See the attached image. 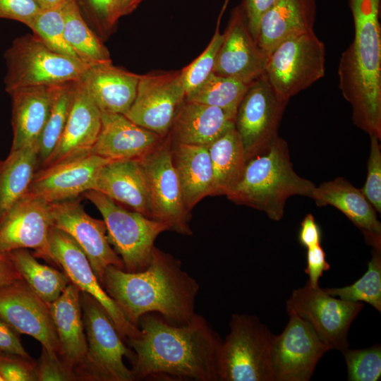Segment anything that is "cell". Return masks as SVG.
I'll list each match as a JSON object with an SVG mask.
<instances>
[{
    "label": "cell",
    "mask_w": 381,
    "mask_h": 381,
    "mask_svg": "<svg viewBox=\"0 0 381 381\" xmlns=\"http://www.w3.org/2000/svg\"><path fill=\"white\" fill-rule=\"evenodd\" d=\"M138 327L140 334L127 339L134 353L130 361L134 380L158 377L218 381L222 339L202 315L195 313L188 323L174 325L148 313Z\"/></svg>",
    "instance_id": "cell-1"
},
{
    "label": "cell",
    "mask_w": 381,
    "mask_h": 381,
    "mask_svg": "<svg viewBox=\"0 0 381 381\" xmlns=\"http://www.w3.org/2000/svg\"><path fill=\"white\" fill-rule=\"evenodd\" d=\"M102 285L135 326L148 313H157L174 325L188 323L195 314L199 284L182 269L180 260L155 246L144 270L129 272L110 265Z\"/></svg>",
    "instance_id": "cell-2"
},
{
    "label": "cell",
    "mask_w": 381,
    "mask_h": 381,
    "mask_svg": "<svg viewBox=\"0 0 381 381\" xmlns=\"http://www.w3.org/2000/svg\"><path fill=\"white\" fill-rule=\"evenodd\" d=\"M381 0H349L353 40L338 66L339 87L352 107L353 123L381 139Z\"/></svg>",
    "instance_id": "cell-3"
},
{
    "label": "cell",
    "mask_w": 381,
    "mask_h": 381,
    "mask_svg": "<svg viewBox=\"0 0 381 381\" xmlns=\"http://www.w3.org/2000/svg\"><path fill=\"white\" fill-rule=\"evenodd\" d=\"M315 186L294 171L288 144L277 135L246 160L240 182L226 197L236 204L264 212L272 220L279 221L289 198L301 195L311 198Z\"/></svg>",
    "instance_id": "cell-4"
},
{
    "label": "cell",
    "mask_w": 381,
    "mask_h": 381,
    "mask_svg": "<svg viewBox=\"0 0 381 381\" xmlns=\"http://www.w3.org/2000/svg\"><path fill=\"white\" fill-rule=\"evenodd\" d=\"M83 320L87 350L83 361L74 369L78 380L94 381L134 380L131 369L123 363L134 353L124 344L104 308L91 296L80 292Z\"/></svg>",
    "instance_id": "cell-5"
},
{
    "label": "cell",
    "mask_w": 381,
    "mask_h": 381,
    "mask_svg": "<svg viewBox=\"0 0 381 381\" xmlns=\"http://www.w3.org/2000/svg\"><path fill=\"white\" fill-rule=\"evenodd\" d=\"M220 348L218 381H273L271 352L274 337L254 315L233 314Z\"/></svg>",
    "instance_id": "cell-6"
},
{
    "label": "cell",
    "mask_w": 381,
    "mask_h": 381,
    "mask_svg": "<svg viewBox=\"0 0 381 381\" xmlns=\"http://www.w3.org/2000/svg\"><path fill=\"white\" fill-rule=\"evenodd\" d=\"M4 83L8 94L23 87L80 81L89 66L48 48L35 35L16 38L5 51Z\"/></svg>",
    "instance_id": "cell-7"
},
{
    "label": "cell",
    "mask_w": 381,
    "mask_h": 381,
    "mask_svg": "<svg viewBox=\"0 0 381 381\" xmlns=\"http://www.w3.org/2000/svg\"><path fill=\"white\" fill-rule=\"evenodd\" d=\"M101 213L108 240L121 258L124 270L136 272L148 265L157 236L170 231L165 222L128 210L105 195L90 190L83 193Z\"/></svg>",
    "instance_id": "cell-8"
},
{
    "label": "cell",
    "mask_w": 381,
    "mask_h": 381,
    "mask_svg": "<svg viewBox=\"0 0 381 381\" xmlns=\"http://www.w3.org/2000/svg\"><path fill=\"white\" fill-rule=\"evenodd\" d=\"M325 63V44L311 30L278 44L267 55L263 74L289 100L324 76Z\"/></svg>",
    "instance_id": "cell-9"
},
{
    "label": "cell",
    "mask_w": 381,
    "mask_h": 381,
    "mask_svg": "<svg viewBox=\"0 0 381 381\" xmlns=\"http://www.w3.org/2000/svg\"><path fill=\"white\" fill-rule=\"evenodd\" d=\"M363 307L361 302L336 298L319 285L312 286L308 282L295 289L286 302L288 313L308 322L330 350L341 352L349 347L350 326Z\"/></svg>",
    "instance_id": "cell-10"
},
{
    "label": "cell",
    "mask_w": 381,
    "mask_h": 381,
    "mask_svg": "<svg viewBox=\"0 0 381 381\" xmlns=\"http://www.w3.org/2000/svg\"><path fill=\"white\" fill-rule=\"evenodd\" d=\"M288 102L273 88L264 74L249 85L235 116V128L246 160L278 135Z\"/></svg>",
    "instance_id": "cell-11"
},
{
    "label": "cell",
    "mask_w": 381,
    "mask_h": 381,
    "mask_svg": "<svg viewBox=\"0 0 381 381\" xmlns=\"http://www.w3.org/2000/svg\"><path fill=\"white\" fill-rule=\"evenodd\" d=\"M146 178L151 218L167 224L170 231L191 235L190 213L185 208L180 182L171 157V140H164L139 159Z\"/></svg>",
    "instance_id": "cell-12"
},
{
    "label": "cell",
    "mask_w": 381,
    "mask_h": 381,
    "mask_svg": "<svg viewBox=\"0 0 381 381\" xmlns=\"http://www.w3.org/2000/svg\"><path fill=\"white\" fill-rule=\"evenodd\" d=\"M50 262L59 265L81 292L94 298L106 310L124 341L140 330L127 320L96 277L84 251L65 231L52 226L49 236Z\"/></svg>",
    "instance_id": "cell-13"
},
{
    "label": "cell",
    "mask_w": 381,
    "mask_h": 381,
    "mask_svg": "<svg viewBox=\"0 0 381 381\" xmlns=\"http://www.w3.org/2000/svg\"><path fill=\"white\" fill-rule=\"evenodd\" d=\"M186 99L181 71L140 75L128 119L149 131L167 136Z\"/></svg>",
    "instance_id": "cell-14"
},
{
    "label": "cell",
    "mask_w": 381,
    "mask_h": 381,
    "mask_svg": "<svg viewBox=\"0 0 381 381\" xmlns=\"http://www.w3.org/2000/svg\"><path fill=\"white\" fill-rule=\"evenodd\" d=\"M288 314V324L272 342L273 381H308L330 349L308 322L294 313Z\"/></svg>",
    "instance_id": "cell-15"
},
{
    "label": "cell",
    "mask_w": 381,
    "mask_h": 381,
    "mask_svg": "<svg viewBox=\"0 0 381 381\" xmlns=\"http://www.w3.org/2000/svg\"><path fill=\"white\" fill-rule=\"evenodd\" d=\"M48 205L52 225L65 231L80 246L101 284L109 266L124 270L121 258L108 240L104 221L90 216L80 198Z\"/></svg>",
    "instance_id": "cell-16"
},
{
    "label": "cell",
    "mask_w": 381,
    "mask_h": 381,
    "mask_svg": "<svg viewBox=\"0 0 381 381\" xmlns=\"http://www.w3.org/2000/svg\"><path fill=\"white\" fill-rule=\"evenodd\" d=\"M0 318L18 334H28L59 355V344L49 304L23 280L0 287Z\"/></svg>",
    "instance_id": "cell-17"
},
{
    "label": "cell",
    "mask_w": 381,
    "mask_h": 381,
    "mask_svg": "<svg viewBox=\"0 0 381 381\" xmlns=\"http://www.w3.org/2000/svg\"><path fill=\"white\" fill-rule=\"evenodd\" d=\"M52 226L48 203L25 194L0 220V252L32 249L35 257L50 262Z\"/></svg>",
    "instance_id": "cell-18"
},
{
    "label": "cell",
    "mask_w": 381,
    "mask_h": 381,
    "mask_svg": "<svg viewBox=\"0 0 381 381\" xmlns=\"http://www.w3.org/2000/svg\"><path fill=\"white\" fill-rule=\"evenodd\" d=\"M224 33L213 73L251 83L264 73L267 54L250 32L244 1L233 9Z\"/></svg>",
    "instance_id": "cell-19"
},
{
    "label": "cell",
    "mask_w": 381,
    "mask_h": 381,
    "mask_svg": "<svg viewBox=\"0 0 381 381\" xmlns=\"http://www.w3.org/2000/svg\"><path fill=\"white\" fill-rule=\"evenodd\" d=\"M111 160L89 154L39 169L26 194L47 203L78 198L93 189L99 169Z\"/></svg>",
    "instance_id": "cell-20"
},
{
    "label": "cell",
    "mask_w": 381,
    "mask_h": 381,
    "mask_svg": "<svg viewBox=\"0 0 381 381\" xmlns=\"http://www.w3.org/2000/svg\"><path fill=\"white\" fill-rule=\"evenodd\" d=\"M101 125V111L82 82L78 81L62 135L39 169L89 155L97 139Z\"/></svg>",
    "instance_id": "cell-21"
},
{
    "label": "cell",
    "mask_w": 381,
    "mask_h": 381,
    "mask_svg": "<svg viewBox=\"0 0 381 381\" xmlns=\"http://www.w3.org/2000/svg\"><path fill=\"white\" fill-rule=\"evenodd\" d=\"M167 136L143 128L124 114L102 112V125L90 154L116 159H140Z\"/></svg>",
    "instance_id": "cell-22"
},
{
    "label": "cell",
    "mask_w": 381,
    "mask_h": 381,
    "mask_svg": "<svg viewBox=\"0 0 381 381\" xmlns=\"http://www.w3.org/2000/svg\"><path fill=\"white\" fill-rule=\"evenodd\" d=\"M311 198L318 207L331 205L341 211L361 230L366 243L381 251V224L361 189L337 177L315 186Z\"/></svg>",
    "instance_id": "cell-23"
},
{
    "label": "cell",
    "mask_w": 381,
    "mask_h": 381,
    "mask_svg": "<svg viewBox=\"0 0 381 381\" xmlns=\"http://www.w3.org/2000/svg\"><path fill=\"white\" fill-rule=\"evenodd\" d=\"M235 116L219 107L186 99L168 135L173 143L208 147L235 127Z\"/></svg>",
    "instance_id": "cell-24"
},
{
    "label": "cell",
    "mask_w": 381,
    "mask_h": 381,
    "mask_svg": "<svg viewBox=\"0 0 381 381\" xmlns=\"http://www.w3.org/2000/svg\"><path fill=\"white\" fill-rule=\"evenodd\" d=\"M92 190L151 218L147 183L139 159L106 163L99 169Z\"/></svg>",
    "instance_id": "cell-25"
},
{
    "label": "cell",
    "mask_w": 381,
    "mask_h": 381,
    "mask_svg": "<svg viewBox=\"0 0 381 381\" xmlns=\"http://www.w3.org/2000/svg\"><path fill=\"white\" fill-rule=\"evenodd\" d=\"M139 78L109 62L89 66L80 81L101 112L125 114L135 98Z\"/></svg>",
    "instance_id": "cell-26"
},
{
    "label": "cell",
    "mask_w": 381,
    "mask_h": 381,
    "mask_svg": "<svg viewBox=\"0 0 381 381\" xmlns=\"http://www.w3.org/2000/svg\"><path fill=\"white\" fill-rule=\"evenodd\" d=\"M52 86L17 89L11 97L12 143L10 150L37 147L47 121L52 102Z\"/></svg>",
    "instance_id": "cell-27"
},
{
    "label": "cell",
    "mask_w": 381,
    "mask_h": 381,
    "mask_svg": "<svg viewBox=\"0 0 381 381\" xmlns=\"http://www.w3.org/2000/svg\"><path fill=\"white\" fill-rule=\"evenodd\" d=\"M80 292L71 282L61 294L49 304L59 340V356L73 370L83 361L87 350Z\"/></svg>",
    "instance_id": "cell-28"
},
{
    "label": "cell",
    "mask_w": 381,
    "mask_h": 381,
    "mask_svg": "<svg viewBox=\"0 0 381 381\" xmlns=\"http://www.w3.org/2000/svg\"><path fill=\"white\" fill-rule=\"evenodd\" d=\"M316 0H277L262 15L257 43L268 54L284 40L313 30Z\"/></svg>",
    "instance_id": "cell-29"
},
{
    "label": "cell",
    "mask_w": 381,
    "mask_h": 381,
    "mask_svg": "<svg viewBox=\"0 0 381 381\" xmlns=\"http://www.w3.org/2000/svg\"><path fill=\"white\" fill-rule=\"evenodd\" d=\"M172 162L185 208L190 213L202 199L214 195V177L207 147L171 142Z\"/></svg>",
    "instance_id": "cell-30"
},
{
    "label": "cell",
    "mask_w": 381,
    "mask_h": 381,
    "mask_svg": "<svg viewBox=\"0 0 381 381\" xmlns=\"http://www.w3.org/2000/svg\"><path fill=\"white\" fill-rule=\"evenodd\" d=\"M37 169V147L10 150L0 159V220L27 193Z\"/></svg>",
    "instance_id": "cell-31"
},
{
    "label": "cell",
    "mask_w": 381,
    "mask_h": 381,
    "mask_svg": "<svg viewBox=\"0 0 381 381\" xmlns=\"http://www.w3.org/2000/svg\"><path fill=\"white\" fill-rule=\"evenodd\" d=\"M214 177V195L228 196L240 182L246 159L235 127L207 147Z\"/></svg>",
    "instance_id": "cell-32"
},
{
    "label": "cell",
    "mask_w": 381,
    "mask_h": 381,
    "mask_svg": "<svg viewBox=\"0 0 381 381\" xmlns=\"http://www.w3.org/2000/svg\"><path fill=\"white\" fill-rule=\"evenodd\" d=\"M63 8L65 38L79 60L89 66L112 62L109 52L84 19L76 1L66 0Z\"/></svg>",
    "instance_id": "cell-33"
},
{
    "label": "cell",
    "mask_w": 381,
    "mask_h": 381,
    "mask_svg": "<svg viewBox=\"0 0 381 381\" xmlns=\"http://www.w3.org/2000/svg\"><path fill=\"white\" fill-rule=\"evenodd\" d=\"M9 253L23 280L47 304L55 301L71 283L64 271L40 263L28 249H17Z\"/></svg>",
    "instance_id": "cell-34"
},
{
    "label": "cell",
    "mask_w": 381,
    "mask_h": 381,
    "mask_svg": "<svg viewBox=\"0 0 381 381\" xmlns=\"http://www.w3.org/2000/svg\"><path fill=\"white\" fill-rule=\"evenodd\" d=\"M77 82H67L52 86L50 111L37 144L38 169L52 154L62 135L72 106Z\"/></svg>",
    "instance_id": "cell-35"
},
{
    "label": "cell",
    "mask_w": 381,
    "mask_h": 381,
    "mask_svg": "<svg viewBox=\"0 0 381 381\" xmlns=\"http://www.w3.org/2000/svg\"><path fill=\"white\" fill-rule=\"evenodd\" d=\"M250 84L212 73L186 99L219 107L236 115Z\"/></svg>",
    "instance_id": "cell-36"
},
{
    "label": "cell",
    "mask_w": 381,
    "mask_h": 381,
    "mask_svg": "<svg viewBox=\"0 0 381 381\" xmlns=\"http://www.w3.org/2000/svg\"><path fill=\"white\" fill-rule=\"evenodd\" d=\"M324 290L331 296L353 301L365 302L381 311V251L374 250L365 274L353 284Z\"/></svg>",
    "instance_id": "cell-37"
},
{
    "label": "cell",
    "mask_w": 381,
    "mask_h": 381,
    "mask_svg": "<svg viewBox=\"0 0 381 381\" xmlns=\"http://www.w3.org/2000/svg\"><path fill=\"white\" fill-rule=\"evenodd\" d=\"M63 5L41 8L26 26L48 48L79 60L65 38Z\"/></svg>",
    "instance_id": "cell-38"
},
{
    "label": "cell",
    "mask_w": 381,
    "mask_h": 381,
    "mask_svg": "<svg viewBox=\"0 0 381 381\" xmlns=\"http://www.w3.org/2000/svg\"><path fill=\"white\" fill-rule=\"evenodd\" d=\"M219 26L205 50L190 64L181 71L186 97L198 88L213 73L216 58L224 40Z\"/></svg>",
    "instance_id": "cell-39"
},
{
    "label": "cell",
    "mask_w": 381,
    "mask_h": 381,
    "mask_svg": "<svg viewBox=\"0 0 381 381\" xmlns=\"http://www.w3.org/2000/svg\"><path fill=\"white\" fill-rule=\"evenodd\" d=\"M81 13L93 30L102 39H107L120 18L119 0H75Z\"/></svg>",
    "instance_id": "cell-40"
},
{
    "label": "cell",
    "mask_w": 381,
    "mask_h": 381,
    "mask_svg": "<svg viewBox=\"0 0 381 381\" xmlns=\"http://www.w3.org/2000/svg\"><path fill=\"white\" fill-rule=\"evenodd\" d=\"M349 381H377L381 377V347L375 345L365 349L343 352Z\"/></svg>",
    "instance_id": "cell-41"
},
{
    "label": "cell",
    "mask_w": 381,
    "mask_h": 381,
    "mask_svg": "<svg viewBox=\"0 0 381 381\" xmlns=\"http://www.w3.org/2000/svg\"><path fill=\"white\" fill-rule=\"evenodd\" d=\"M370 138V152L368 160L365 183L361 189L377 212H381V150L375 136Z\"/></svg>",
    "instance_id": "cell-42"
},
{
    "label": "cell",
    "mask_w": 381,
    "mask_h": 381,
    "mask_svg": "<svg viewBox=\"0 0 381 381\" xmlns=\"http://www.w3.org/2000/svg\"><path fill=\"white\" fill-rule=\"evenodd\" d=\"M37 381H73L78 377L74 370L68 365L59 354L42 347L41 356L35 362Z\"/></svg>",
    "instance_id": "cell-43"
},
{
    "label": "cell",
    "mask_w": 381,
    "mask_h": 381,
    "mask_svg": "<svg viewBox=\"0 0 381 381\" xmlns=\"http://www.w3.org/2000/svg\"><path fill=\"white\" fill-rule=\"evenodd\" d=\"M35 368L32 358L0 353V374L4 381H35Z\"/></svg>",
    "instance_id": "cell-44"
},
{
    "label": "cell",
    "mask_w": 381,
    "mask_h": 381,
    "mask_svg": "<svg viewBox=\"0 0 381 381\" xmlns=\"http://www.w3.org/2000/svg\"><path fill=\"white\" fill-rule=\"evenodd\" d=\"M41 8L35 0H0V18L27 25Z\"/></svg>",
    "instance_id": "cell-45"
},
{
    "label": "cell",
    "mask_w": 381,
    "mask_h": 381,
    "mask_svg": "<svg viewBox=\"0 0 381 381\" xmlns=\"http://www.w3.org/2000/svg\"><path fill=\"white\" fill-rule=\"evenodd\" d=\"M307 265L305 272L308 275V282L312 286L319 285V279L324 272L330 268V265L326 260V254L321 244L307 248Z\"/></svg>",
    "instance_id": "cell-46"
},
{
    "label": "cell",
    "mask_w": 381,
    "mask_h": 381,
    "mask_svg": "<svg viewBox=\"0 0 381 381\" xmlns=\"http://www.w3.org/2000/svg\"><path fill=\"white\" fill-rule=\"evenodd\" d=\"M0 353L31 358L20 341L19 334L0 318Z\"/></svg>",
    "instance_id": "cell-47"
},
{
    "label": "cell",
    "mask_w": 381,
    "mask_h": 381,
    "mask_svg": "<svg viewBox=\"0 0 381 381\" xmlns=\"http://www.w3.org/2000/svg\"><path fill=\"white\" fill-rule=\"evenodd\" d=\"M248 26L257 42L258 29L262 15L277 0H243Z\"/></svg>",
    "instance_id": "cell-48"
},
{
    "label": "cell",
    "mask_w": 381,
    "mask_h": 381,
    "mask_svg": "<svg viewBox=\"0 0 381 381\" xmlns=\"http://www.w3.org/2000/svg\"><path fill=\"white\" fill-rule=\"evenodd\" d=\"M322 231L312 214H308L301 223L298 241L305 248L321 244Z\"/></svg>",
    "instance_id": "cell-49"
},
{
    "label": "cell",
    "mask_w": 381,
    "mask_h": 381,
    "mask_svg": "<svg viewBox=\"0 0 381 381\" xmlns=\"http://www.w3.org/2000/svg\"><path fill=\"white\" fill-rule=\"evenodd\" d=\"M23 279L13 262L9 253L0 252V287Z\"/></svg>",
    "instance_id": "cell-50"
},
{
    "label": "cell",
    "mask_w": 381,
    "mask_h": 381,
    "mask_svg": "<svg viewBox=\"0 0 381 381\" xmlns=\"http://www.w3.org/2000/svg\"><path fill=\"white\" fill-rule=\"evenodd\" d=\"M143 0H119L118 9L119 17L127 16L134 11Z\"/></svg>",
    "instance_id": "cell-51"
},
{
    "label": "cell",
    "mask_w": 381,
    "mask_h": 381,
    "mask_svg": "<svg viewBox=\"0 0 381 381\" xmlns=\"http://www.w3.org/2000/svg\"><path fill=\"white\" fill-rule=\"evenodd\" d=\"M42 8H52L62 5L66 0H35Z\"/></svg>",
    "instance_id": "cell-52"
}]
</instances>
